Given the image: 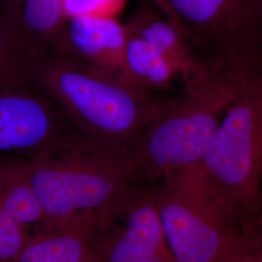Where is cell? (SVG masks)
Returning a JSON list of instances; mask_svg holds the SVG:
<instances>
[{
  "instance_id": "cell-1",
  "label": "cell",
  "mask_w": 262,
  "mask_h": 262,
  "mask_svg": "<svg viewBox=\"0 0 262 262\" xmlns=\"http://www.w3.org/2000/svg\"><path fill=\"white\" fill-rule=\"evenodd\" d=\"M260 81L262 67L209 64L206 75L167 98L131 149L136 184L200 165L228 109Z\"/></svg>"
},
{
  "instance_id": "cell-2",
  "label": "cell",
  "mask_w": 262,
  "mask_h": 262,
  "mask_svg": "<svg viewBox=\"0 0 262 262\" xmlns=\"http://www.w3.org/2000/svg\"><path fill=\"white\" fill-rule=\"evenodd\" d=\"M32 187L51 227L94 217L136 184L130 150L73 125L30 155Z\"/></svg>"
},
{
  "instance_id": "cell-3",
  "label": "cell",
  "mask_w": 262,
  "mask_h": 262,
  "mask_svg": "<svg viewBox=\"0 0 262 262\" xmlns=\"http://www.w3.org/2000/svg\"><path fill=\"white\" fill-rule=\"evenodd\" d=\"M29 82L76 126L128 150L167 101L57 50L31 60Z\"/></svg>"
},
{
  "instance_id": "cell-4",
  "label": "cell",
  "mask_w": 262,
  "mask_h": 262,
  "mask_svg": "<svg viewBox=\"0 0 262 262\" xmlns=\"http://www.w3.org/2000/svg\"><path fill=\"white\" fill-rule=\"evenodd\" d=\"M154 187L159 216L176 262H215L246 237L260 234L222 196L199 165L172 173Z\"/></svg>"
},
{
  "instance_id": "cell-5",
  "label": "cell",
  "mask_w": 262,
  "mask_h": 262,
  "mask_svg": "<svg viewBox=\"0 0 262 262\" xmlns=\"http://www.w3.org/2000/svg\"><path fill=\"white\" fill-rule=\"evenodd\" d=\"M200 168L246 217H258L262 174V81L237 100L216 128Z\"/></svg>"
},
{
  "instance_id": "cell-6",
  "label": "cell",
  "mask_w": 262,
  "mask_h": 262,
  "mask_svg": "<svg viewBox=\"0 0 262 262\" xmlns=\"http://www.w3.org/2000/svg\"><path fill=\"white\" fill-rule=\"evenodd\" d=\"M208 64L262 67V0H165Z\"/></svg>"
},
{
  "instance_id": "cell-7",
  "label": "cell",
  "mask_w": 262,
  "mask_h": 262,
  "mask_svg": "<svg viewBox=\"0 0 262 262\" xmlns=\"http://www.w3.org/2000/svg\"><path fill=\"white\" fill-rule=\"evenodd\" d=\"M98 262H176L161 225L154 187L135 184L94 215Z\"/></svg>"
},
{
  "instance_id": "cell-8",
  "label": "cell",
  "mask_w": 262,
  "mask_h": 262,
  "mask_svg": "<svg viewBox=\"0 0 262 262\" xmlns=\"http://www.w3.org/2000/svg\"><path fill=\"white\" fill-rule=\"evenodd\" d=\"M75 125L31 84L0 85V155L28 158Z\"/></svg>"
},
{
  "instance_id": "cell-9",
  "label": "cell",
  "mask_w": 262,
  "mask_h": 262,
  "mask_svg": "<svg viewBox=\"0 0 262 262\" xmlns=\"http://www.w3.org/2000/svg\"><path fill=\"white\" fill-rule=\"evenodd\" d=\"M50 228L27 158L0 155V262L13 261L28 242Z\"/></svg>"
},
{
  "instance_id": "cell-10",
  "label": "cell",
  "mask_w": 262,
  "mask_h": 262,
  "mask_svg": "<svg viewBox=\"0 0 262 262\" xmlns=\"http://www.w3.org/2000/svg\"><path fill=\"white\" fill-rule=\"evenodd\" d=\"M0 18L30 61L62 46L67 19L61 0H0Z\"/></svg>"
},
{
  "instance_id": "cell-11",
  "label": "cell",
  "mask_w": 262,
  "mask_h": 262,
  "mask_svg": "<svg viewBox=\"0 0 262 262\" xmlns=\"http://www.w3.org/2000/svg\"><path fill=\"white\" fill-rule=\"evenodd\" d=\"M127 37L125 26L116 18L77 17L67 19L62 46L57 51L121 76Z\"/></svg>"
},
{
  "instance_id": "cell-12",
  "label": "cell",
  "mask_w": 262,
  "mask_h": 262,
  "mask_svg": "<svg viewBox=\"0 0 262 262\" xmlns=\"http://www.w3.org/2000/svg\"><path fill=\"white\" fill-rule=\"evenodd\" d=\"M125 28L129 33L143 39L164 56L175 68L184 84L206 75L209 64L157 8L140 7Z\"/></svg>"
},
{
  "instance_id": "cell-13",
  "label": "cell",
  "mask_w": 262,
  "mask_h": 262,
  "mask_svg": "<svg viewBox=\"0 0 262 262\" xmlns=\"http://www.w3.org/2000/svg\"><path fill=\"white\" fill-rule=\"evenodd\" d=\"M94 217L36 236L12 262H98L92 242Z\"/></svg>"
},
{
  "instance_id": "cell-14",
  "label": "cell",
  "mask_w": 262,
  "mask_h": 262,
  "mask_svg": "<svg viewBox=\"0 0 262 262\" xmlns=\"http://www.w3.org/2000/svg\"><path fill=\"white\" fill-rule=\"evenodd\" d=\"M121 76L127 83L151 93L170 92L179 77L175 68L149 43L128 32Z\"/></svg>"
},
{
  "instance_id": "cell-15",
  "label": "cell",
  "mask_w": 262,
  "mask_h": 262,
  "mask_svg": "<svg viewBox=\"0 0 262 262\" xmlns=\"http://www.w3.org/2000/svg\"><path fill=\"white\" fill-rule=\"evenodd\" d=\"M30 62L0 18V85L30 84Z\"/></svg>"
},
{
  "instance_id": "cell-16",
  "label": "cell",
  "mask_w": 262,
  "mask_h": 262,
  "mask_svg": "<svg viewBox=\"0 0 262 262\" xmlns=\"http://www.w3.org/2000/svg\"><path fill=\"white\" fill-rule=\"evenodd\" d=\"M66 19L77 17L117 18L127 0H61Z\"/></svg>"
},
{
  "instance_id": "cell-17",
  "label": "cell",
  "mask_w": 262,
  "mask_h": 262,
  "mask_svg": "<svg viewBox=\"0 0 262 262\" xmlns=\"http://www.w3.org/2000/svg\"><path fill=\"white\" fill-rule=\"evenodd\" d=\"M260 234L246 237L228 249L215 262H262Z\"/></svg>"
},
{
  "instance_id": "cell-18",
  "label": "cell",
  "mask_w": 262,
  "mask_h": 262,
  "mask_svg": "<svg viewBox=\"0 0 262 262\" xmlns=\"http://www.w3.org/2000/svg\"><path fill=\"white\" fill-rule=\"evenodd\" d=\"M150 2L155 5V8H157V9L159 10V12L164 16L165 19H168L169 21L173 25V27L176 28L179 32L181 33V35L186 38L185 34H184L183 29L180 27L177 19L175 18V16L173 15L172 11L169 8L168 5L166 4L165 0H150Z\"/></svg>"
}]
</instances>
